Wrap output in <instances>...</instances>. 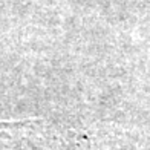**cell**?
I'll use <instances>...</instances> for the list:
<instances>
[{
  "mask_svg": "<svg viewBox=\"0 0 150 150\" xmlns=\"http://www.w3.org/2000/svg\"><path fill=\"white\" fill-rule=\"evenodd\" d=\"M63 130L45 120L0 121V150H67Z\"/></svg>",
  "mask_w": 150,
  "mask_h": 150,
  "instance_id": "1",
  "label": "cell"
}]
</instances>
